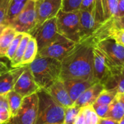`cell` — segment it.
Wrapping results in <instances>:
<instances>
[{
	"instance_id": "obj_13",
	"label": "cell",
	"mask_w": 124,
	"mask_h": 124,
	"mask_svg": "<svg viewBox=\"0 0 124 124\" xmlns=\"http://www.w3.org/2000/svg\"><path fill=\"white\" fill-rule=\"evenodd\" d=\"M40 89L41 88L35 81L28 65H26L24 71L15 83L13 90L24 98L37 93Z\"/></svg>"
},
{
	"instance_id": "obj_4",
	"label": "cell",
	"mask_w": 124,
	"mask_h": 124,
	"mask_svg": "<svg viewBox=\"0 0 124 124\" xmlns=\"http://www.w3.org/2000/svg\"><path fill=\"white\" fill-rule=\"evenodd\" d=\"M105 22L100 0H97L93 8L79 10V34L81 41L92 36Z\"/></svg>"
},
{
	"instance_id": "obj_19",
	"label": "cell",
	"mask_w": 124,
	"mask_h": 124,
	"mask_svg": "<svg viewBox=\"0 0 124 124\" xmlns=\"http://www.w3.org/2000/svg\"><path fill=\"white\" fill-rule=\"evenodd\" d=\"M103 85L105 89H116L119 94L124 93V67L114 68Z\"/></svg>"
},
{
	"instance_id": "obj_39",
	"label": "cell",
	"mask_w": 124,
	"mask_h": 124,
	"mask_svg": "<svg viewBox=\"0 0 124 124\" xmlns=\"http://www.w3.org/2000/svg\"><path fill=\"white\" fill-rule=\"evenodd\" d=\"M9 70V69L8 68L7 64L3 62H1V61H0V75H1L2 73L7 72Z\"/></svg>"
},
{
	"instance_id": "obj_41",
	"label": "cell",
	"mask_w": 124,
	"mask_h": 124,
	"mask_svg": "<svg viewBox=\"0 0 124 124\" xmlns=\"http://www.w3.org/2000/svg\"><path fill=\"white\" fill-rule=\"evenodd\" d=\"M119 124H124V116H123V118L120 120V121H119Z\"/></svg>"
},
{
	"instance_id": "obj_20",
	"label": "cell",
	"mask_w": 124,
	"mask_h": 124,
	"mask_svg": "<svg viewBox=\"0 0 124 124\" xmlns=\"http://www.w3.org/2000/svg\"><path fill=\"white\" fill-rule=\"evenodd\" d=\"M100 120L92 105H87L81 108L74 124H100Z\"/></svg>"
},
{
	"instance_id": "obj_17",
	"label": "cell",
	"mask_w": 124,
	"mask_h": 124,
	"mask_svg": "<svg viewBox=\"0 0 124 124\" xmlns=\"http://www.w3.org/2000/svg\"><path fill=\"white\" fill-rule=\"evenodd\" d=\"M26 65L13 68L0 75V94H7L13 90L15 83L24 71Z\"/></svg>"
},
{
	"instance_id": "obj_32",
	"label": "cell",
	"mask_w": 124,
	"mask_h": 124,
	"mask_svg": "<svg viewBox=\"0 0 124 124\" xmlns=\"http://www.w3.org/2000/svg\"><path fill=\"white\" fill-rule=\"evenodd\" d=\"M23 36V33H17L16 36H15L14 39L12 40V41L11 42L8 49H7V54H6V57H7V59H9L10 61L12 60V59L13 58L15 54V52L19 46V44L21 41V39Z\"/></svg>"
},
{
	"instance_id": "obj_24",
	"label": "cell",
	"mask_w": 124,
	"mask_h": 124,
	"mask_svg": "<svg viewBox=\"0 0 124 124\" xmlns=\"http://www.w3.org/2000/svg\"><path fill=\"white\" fill-rule=\"evenodd\" d=\"M31 38V35L28 33H23V36L21 39V41L19 44V46L15 52V54L12 59L11 62V67L12 68H17L20 66V62L22 60V58L23 57L26 46L28 44V41Z\"/></svg>"
},
{
	"instance_id": "obj_1",
	"label": "cell",
	"mask_w": 124,
	"mask_h": 124,
	"mask_svg": "<svg viewBox=\"0 0 124 124\" xmlns=\"http://www.w3.org/2000/svg\"><path fill=\"white\" fill-rule=\"evenodd\" d=\"M94 44L92 36L76 44L61 61V80L76 78L95 81L93 76Z\"/></svg>"
},
{
	"instance_id": "obj_3",
	"label": "cell",
	"mask_w": 124,
	"mask_h": 124,
	"mask_svg": "<svg viewBox=\"0 0 124 124\" xmlns=\"http://www.w3.org/2000/svg\"><path fill=\"white\" fill-rule=\"evenodd\" d=\"M38 114L35 124H64L65 108L57 103L44 89L38 92Z\"/></svg>"
},
{
	"instance_id": "obj_23",
	"label": "cell",
	"mask_w": 124,
	"mask_h": 124,
	"mask_svg": "<svg viewBox=\"0 0 124 124\" xmlns=\"http://www.w3.org/2000/svg\"><path fill=\"white\" fill-rule=\"evenodd\" d=\"M38 45L36 39L31 36L26 46L23 57L22 58L20 66L28 65L31 64L36 57L38 54Z\"/></svg>"
},
{
	"instance_id": "obj_33",
	"label": "cell",
	"mask_w": 124,
	"mask_h": 124,
	"mask_svg": "<svg viewBox=\"0 0 124 124\" xmlns=\"http://www.w3.org/2000/svg\"><path fill=\"white\" fill-rule=\"evenodd\" d=\"M92 107L100 118H106L110 110V105H102L94 102Z\"/></svg>"
},
{
	"instance_id": "obj_26",
	"label": "cell",
	"mask_w": 124,
	"mask_h": 124,
	"mask_svg": "<svg viewBox=\"0 0 124 124\" xmlns=\"http://www.w3.org/2000/svg\"><path fill=\"white\" fill-rule=\"evenodd\" d=\"M26 2H21V1L11 2L9 7L8 8L7 12L6 17H5V20H4V24L6 25H10V24L12 23V21L21 12V11L24 8Z\"/></svg>"
},
{
	"instance_id": "obj_21",
	"label": "cell",
	"mask_w": 124,
	"mask_h": 124,
	"mask_svg": "<svg viewBox=\"0 0 124 124\" xmlns=\"http://www.w3.org/2000/svg\"><path fill=\"white\" fill-rule=\"evenodd\" d=\"M124 116V93L118 94L110 104V110L106 118L120 121Z\"/></svg>"
},
{
	"instance_id": "obj_14",
	"label": "cell",
	"mask_w": 124,
	"mask_h": 124,
	"mask_svg": "<svg viewBox=\"0 0 124 124\" xmlns=\"http://www.w3.org/2000/svg\"><path fill=\"white\" fill-rule=\"evenodd\" d=\"M93 41L110 39L124 46V29L113 25L110 20H105L93 33Z\"/></svg>"
},
{
	"instance_id": "obj_30",
	"label": "cell",
	"mask_w": 124,
	"mask_h": 124,
	"mask_svg": "<svg viewBox=\"0 0 124 124\" xmlns=\"http://www.w3.org/2000/svg\"><path fill=\"white\" fill-rule=\"evenodd\" d=\"M80 110L81 108H78L74 105L65 108L64 124H74Z\"/></svg>"
},
{
	"instance_id": "obj_43",
	"label": "cell",
	"mask_w": 124,
	"mask_h": 124,
	"mask_svg": "<svg viewBox=\"0 0 124 124\" xmlns=\"http://www.w3.org/2000/svg\"><path fill=\"white\" fill-rule=\"evenodd\" d=\"M32 1H38V0H32Z\"/></svg>"
},
{
	"instance_id": "obj_25",
	"label": "cell",
	"mask_w": 124,
	"mask_h": 124,
	"mask_svg": "<svg viewBox=\"0 0 124 124\" xmlns=\"http://www.w3.org/2000/svg\"><path fill=\"white\" fill-rule=\"evenodd\" d=\"M100 2L105 21L116 16L118 0H100Z\"/></svg>"
},
{
	"instance_id": "obj_40",
	"label": "cell",
	"mask_w": 124,
	"mask_h": 124,
	"mask_svg": "<svg viewBox=\"0 0 124 124\" xmlns=\"http://www.w3.org/2000/svg\"><path fill=\"white\" fill-rule=\"evenodd\" d=\"M6 26H7V25H6L5 24H0V36H1L2 31H4V29L5 28Z\"/></svg>"
},
{
	"instance_id": "obj_22",
	"label": "cell",
	"mask_w": 124,
	"mask_h": 124,
	"mask_svg": "<svg viewBox=\"0 0 124 124\" xmlns=\"http://www.w3.org/2000/svg\"><path fill=\"white\" fill-rule=\"evenodd\" d=\"M17 32L10 25H7L0 36V57H6L7 49Z\"/></svg>"
},
{
	"instance_id": "obj_5",
	"label": "cell",
	"mask_w": 124,
	"mask_h": 124,
	"mask_svg": "<svg viewBox=\"0 0 124 124\" xmlns=\"http://www.w3.org/2000/svg\"><path fill=\"white\" fill-rule=\"evenodd\" d=\"M58 33L66 39L78 43L81 41L79 34V10L63 12L60 9L56 15Z\"/></svg>"
},
{
	"instance_id": "obj_16",
	"label": "cell",
	"mask_w": 124,
	"mask_h": 124,
	"mask_svg": "<svg viewBox=\"0 0 124 124\" xmlns=\"http://www.w3.org/2000/svg\"><path fill=\"white\" fill-rule=\"evenodd\" d=\"M64 86L72 101L75 102L76 100L91 86L97 83L92 80L83 79H65L62 80Z\"/></svg>"
},
{
	"instance_id": "obj_15",
	"label": "cell",
	"mask_w": 124,
	"mask_h": 124,
	"mask_svg": "<svg viewBox=\"0 0 124 124\" xmlns=\"http://www.w3.org/2000/svg\"><path fill=\"white\" fill-rule=\"evenodd\" d=\"M44 89L52 98L62 107L66 108L73 105L74 102L70 99L64 84L60 78Z\"/></svg>"
},
{
	"instance_id": "obj_6",
	"label": "cell",
	"mask_w": 124,
	"mask_h": 124,
	"mask_svg": "<svg viewBox=\"0 0 124 124\" xmlns=\"http://www.w3.org/2000/svg\"><path fill=\"white\" fill-rule=\"evenodd\" d=\"M37 93L24 97L17 113L7 124H35L38 114Z\"/></svg>"
},
{
	"instance_id": "obj_11",
	"label": "cell",
	"mask_w": 124,
	"mask_h": 124,
	"mask_svg": "<svg viewBox=\"0 0 124 124\" xmlns=\"http://www.w3.org/2000/svg\"><path fill=\"white\" fill-rule=\"evenodd\" d=\"M113 68L108 62L105 54L94 44L93 48V76L97 82L102 84L112 73Z\"/></svg>"
},
{
	"instance_id": "obj_12",
	"label": "cell",
	"mask_w": 124,
	"mask_h": 124,
	"mask_svg": "<svg viewBox=\"0 0 124 124\" xmlns=\"http://www.w3.org/2000/svg\"><path fill=\"white\" fill-rule=\"evenodd\" d=\"M62 0H38L35 1L36 25L33 30L37 28L46 20L56 17L58 12L62 9Z\"/></svg>"
},
{
	"instance_id": "obj_9",
	"label": "cell",
	"mask_w": 124,
	"mask_h": 124,
	"mask_svg": "<svg viewBox=\"0 0 124 124\" xmlns=\"http://www.w3.org/2000/svg\"><path fill=\"white\" fill-rule=\"evenodd\" d=\"M36 25L35 1L28 0L18 16L10 24L17 33H29Z\"/></svg>"
},
{
	"instance_id": "obj_38",
	"label": "cell",
	"mask_w": 124,
	"mask_h": 124,
	"mask_svg": "<svg viewBox=\"0 0 124 124\" xmlns=\"http://www.w3.org/2000/svg\"><path fill=\"white\" fill-rule=\"evenodd\" d=\"M100 124H119V122L110 118H101Z\"/></svg>"
},
{
	"instance_id": "obj_28",
	"label": "cell",
	"mask_w": 124,
	"mask_h": 124,
	"mask_svg": "<svg viewBox=\"0 0 124 124\" xmlns=\"http://www.w3.org/2000/svg\"><path fill=\"white\" fill-rule=\"evenodd\" d=\"M12 118L7 94H0V124H7Z\"/></svg>"
},
{
	"instance_id": "obj_29",
	"label": "cell",
	"mask_w": 124,
	"mask_h": 124,
	"mask_svg": "<svg viewBox=\"0 0 124 124\" xmlns=\"http://www.w3.org/2000/svg\"><path fill=\"white\" fill-rule=\"evenodd\" d=\"M118 94V92L116 89H105L100 93L95 102L102 105H110Z\"/></svg>"
},
{
	"instance_id": "obj_27",
	"label": "cell",
	"mask_w": 124,
	"mask_h": 124,
	"mask_svg": "<svg viewBox=\"0 0 124 124\" xmlns=\"http://www.w3.org/2000/svg\"><path fill=\"white\" fill-rule=\"evenodd\" d=\"M7 96L12 117H14L17 113L21 106L23 97L14 90H12L8 92L7 94Z\"/></svg>"
},
{
	"instance_id": "obj_7",
	"label": "cell",
	"mask_w": 124,
	"mask_h": 124,
	"mask_svg": "<svg viewBox=\"0 0 124 124\" xmlns=\"http://www.w3.org/2000/svg\"><path fill=\"white\" fill-rule=\"evenodd\" d=\"M29 33L36 39L39 51L49 46L61 36L57 31L56 17L46 20Z\"/></svg>"
},
{
	"instance_id": "obj_36",
	"label": "cell",
	"mask_w": 124,
	"mask_h": 124,
	"mask_svg": "<svg viewBox=\"0 0 124 124\" xmlns=\"http://www.w3.org/2000/svg\"><path fill=\"white\" fill-rule=\"evenodd\" d=\"M97 0H83L80 9H90L93 8Z\"/></svg>"
},
{
	"instance_id": "obj_35",
	"label": "cell",
	"mask_w": 124,
	"mask_h": 124,
	"mask_svg": "<svg viewBox=\"0 0 124 124\" xmlns=\"http://www.w3.org/2000/svg\"><path fill=\"white\" fill-rule=\"evenodd\" d=\"M110 21V23L114 25L115 26L120 28H124V16L122 17H115L112 19L108 20Z\"/></svg>"
},
{
	"instance_id": "obj_34",
	"label": "cell",
	"mask_w": 124,
	"mask_h": 124,
	"mask_svg": "<svg viewBox=\"0 0 124 124\" xmlns=\"http://www.w3.org/2000/svg\"><path fill=\"white\" fill-rule=\"evenodd\" d=\"M12 0H0V24H4L5 17Z\"/></svg>"
},
{
	"instance_id": "obj_37",
	"label": "cell",
	"mask_w": 124,
	"mask_h": 124,
	"mask_svg": "<svg viewBox=\"0 0 124 124\" xmlns=\"http://www.w3.org/2000/svg\"><path fill=\"white\" fill-rule=\"evenodd\" d=\"M124 16V0H118V11L116 17Z\"/></svg>"
},
{
	"instance_id": "obj_8",
	"label": "cell",
	"mask_w": 124,
	"mask_h": 124,
	"mask_svg": "<svg viewBox=\"0 0 124 124\" xmlns=\"http://www.w3.org/2000/svg\"><path fill=\"white\" fill-rule=\"evenodd\" d=\"M94 43L113 68L124 67V46L110 39L97 40Z\"/></svg>"
},
{
	"instance_id": "obj_42",
	"label": "cell",
	"mask_w": 124,
	"mask_h": 124,
	"mask_svg": "<svg viewBox=\"0 0 124 124\" xmlns=\"http://www.w3.org/2000/svg\"></svg>"
},
{
	"instance_id": "obj_2",
	"label": "cell",
	"mask_w": 124,
	"mask_h": 124,
	"mask_svg": "<svg viewBox=\"0 0 124 124\" xmlns=\"http://www.w3.org/2000/svg\"><path fill=\"white\" fill-rule=\"evenodd\" d=\"M28 66L35 81L41 89H46L60 79L61 62L57 60L37 54Z\"/></svg>"
},
{
	"instance_id": "obj_18",
	"label": "cell",
	"mask_w": 124,
	"mask_h": 124,
	"mask_svg": "<svg viewBox=\"0 0 124 124\" xmlns=\"http://www.w3.org/2000/svg\"><path fill=\"white\" fill-rule=\"evenodd\" d=\"M105 89L104 85L100 82H97L88 88L74 102V105L83 108L87 105H92L98 98L100 93Z\"/></svg>"
},
{
	"instance_id": "obj_31",
	"label": "cell",
	"mask_w": 124,
	"mask_h": 124,
	"mask_svg": "<svg viewBox=\"0 0 124 124\" xmlns=\"http://www.w3.org/2000/svg\"><path fill=\"white\" fill-rule=\"evenodd\" d=\"M83 0H62V10L63 12H74L80 10Z\"/></svg>"
},
{
	"instance_id": "obj_10",
	"label": "cell",
	"mask_w": 124,
	"mask_h": 124,
	"mask_svg": "<svg viewBox=\"0 0 124 124\" xmlns=\"http://www.w3.org/2000/svg\"><path fill=\"white\" fill-rule=\"evenodd\" d=\"M76 43L70 41L62 35L50 44L49 46L38 52V55L48 57L59 61H62L64 57L71 51Z\"/></svg>"
}]
</instances>
